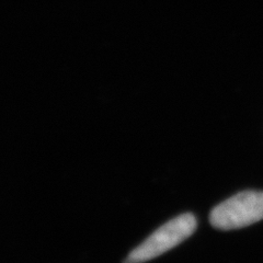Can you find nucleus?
I'll list each match as a JSON object with an SVG mask.
<instances>
[{"mask_svg":"<svg viewBox=\"0 0 263 263\" xmlns=\"http://www.w3.org/2000/svg\"><path fill=\"white\" fill-rule=\"evenodd\" d=\"M197 221L192 213L181 214L170 219L132 250L123 263H144L157 258L187 239L196 229Z\"/></svg>","mask_w":263,"mask_h":263,"instance_id":"f257e3e1","label":"nucleus"},{"mask_svg":"<svg viewBox=\"0 0 263 263\" xmlns=\"http://www.w3.org/2000/svg\"><path fill=\"white\" fill-rule=\"evenodd\" d=\"M263 219V192L243 191L214 208L210 223L220 230L250 226Z\"/></svg>","mask_w":263,"mask_h":263,"instance_id":"f03ea898","label":"nucleus"}]
</instances>
